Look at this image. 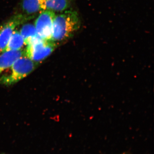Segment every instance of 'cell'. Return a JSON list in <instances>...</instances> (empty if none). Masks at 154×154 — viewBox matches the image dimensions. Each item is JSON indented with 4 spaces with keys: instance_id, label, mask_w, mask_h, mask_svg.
<instances>
[{
    "instance_id": "cell-5",
    "label": "cell",
    "mask_w": 154,
    "mask_h": 154,
    "mask_svg": "<svg viewBox=\"0 0 154 154\" xmlns=\"http://www.w3.org/2000/svg\"><path fill=\"white\" fill-rule=\"evenodd\" d=\"M55 16L53 11H44L40 12L35 22L36 33L40 38L51 40L53 24Z\"/></svg>"
},
{
    "instance_id": "cell-9",
    "label": "cell",
    "mask_w": 154,
    "mask_h": 154,
    "mask_svg": "<svg viewBox=\"0 0 154 154\" xmlns=\"http://www.w3.org/2000/svg\"><path fill=\"white\" fill-rule=\"evenodd\" d=\"M20 33L24 38L25 44L26 45L30 44L38 37L35 25L30 23L23 25L20 29Z\"/></svg>"
},
{
    "instance_id": "cell-8",
    "label": "cell",
    "mask_w": 154,
    "mask_h": 154,
    "mask_svg": "<svg viewBox=\"0 0 154 154\" xmlns=\"http://www.w3.org/2000/svg\"><path fill=\"white\" fill-rule=\"evenodd\" d=\"M21 7L24 14L22 15L30 19L34 18V15L38 12H41L39 0H23Z\"/></svg>"
},
{
    "instance_id": "cell-3",
    "label": "cell",
    "mask_w": 154,
    "mask_h": 154,
    "mask_svg": "<svg viewBox=\"0 0 154 154\" xmlns=\"http://www.w3.org/2000/svg\"><path fill=\"white\" fill-rule=\"evenodd\" d=\"M27 45L25 50V55L36 63L49 56L57 44L52 40H45L38 36Z\"/></svg>"
},
{
    "instance_id": "cell-1",
    "label": "cell",
    "mask_w": 154,
    "mask_h": 154,
    "mask_svg": "<svg viewBox=\"0 0 154 154\" xmlns=\"http://www.w3.org/2000/svg\"><path fill=\"white\" fill-rule=\"evenodd\" d=\"M81 26L76 11H68L56 15L53 24L51 40L57 45L71 38Z\"/></svg>"
},
{
    "instance_id": "cell-10",
    "label": "cell",
    "mask_w": 154,
    "mask_h": 154,
    "mask_svg": "<svg viewBox=\"0 0 154 154\" xmlns=\"http://www.w3.org/2000/svg\"><path fill=\"white\" fill-rule=\"evenodd\" d=\"M25 44L24 38L18 30H14L9 39L5 51L19 50L22 49Z\"/></svg>"
},
{
    "instance_id": "cell-7",
    "label": "cell",
    "mask_w": 154,
    "mask_h": 154,
    "mask_svg": "<svg viewBox=\"0 0 154 154\" xmlns=\"http://www.w3.org/2000/svg\"><path fill=\"white\" fill-rule=\"evenodd\" d=\"M41 12L44 11L63 12L69 7V0H39Z\"/></svg>"
},
{
    "instance_id": "cell-4",
    "label": "cell",
    "mask_w": 154,
    "mask_h": 154,
    "mask_svg": "<svg viewBox=\"0 0 154 154\" xmlns=\"http://www.w3.org/2000/svg\"><path fill=\"white\" fill-rule=\"evenodd\" d=\"M28 20L29 18L22 14H16L0 25V53L5 50L16 27Z\"/></svg>"
},
{
    "instance_id": "cell-6",
    "label": "cell",
    "mask_w": 154,
    "mask_h": 154,
    "mask_svg": "<svg viewBox=\"0 0 154 154\" xmlns=\"http://www.w3.org/2000/svg\"><path fill=\"white\" fill-rule=\"evenodd\" d=\"M25 55V50L5 51L0 53V74L9 68L19 58Z\"/></svg>"
},
{
    "instance_id": "cell-2",
    "label": "cell",
    "mask_w": 154,
    "mask_h": 154,
    "mask_svg": "<svg viewBox=\"0 0 154 154\" xmlns=\"http://www.w3.org/2000/svg\"><path fill=\"white\" fill-rule=\"evenodd\" d=\"M36 65V63L25 54L14 63L10 67V72L2 77L0 82L6 85H13L30 73L35 68Z\"/></svg>"
}]
</instances>
